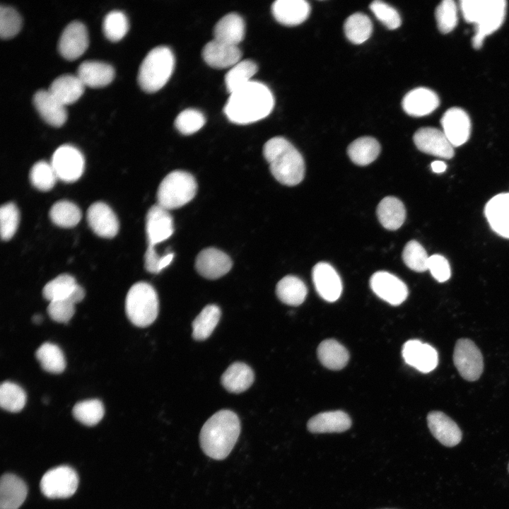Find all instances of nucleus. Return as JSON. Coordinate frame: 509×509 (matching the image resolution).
<instances>
[{"label": "nucleus", "mask_w": 509, "mask_h": 509, "mask_svg": "<svg viewBox=\"0 0 509 509\" xmlns=\"http://www.w3.org/2000/svg\"><path fill=\"white\" fill-rule=\"evenodd\" d=\"M146 228L148 245L155 246L169 238L174 229L172 218L168 210L158 204L151 206L146 215Z\"/></svg>", "instance_id": "6ab92c4d"}, {"label": "nucleus", "mask_w": 509, "mask_h": 509, "mask_svg": "<svg viewBox=\"0 0 509 509\" xmlns=\"http://www.w3.org/2000/svg\"><path fill=\"white\" fill-rule=\"evenodd\" d=\"M485 215L491 228L499 235L509 238V193L491 198L485 206Z\"/></svg>", "instance_id": "393cba45"}, {"label": "nucleus", "mask_w": 509, "mask_h": 509, "mask_svg": "<svg viewBox=\"0 0 509 509\" xmlns=\"http://www.w3.org/2000/svg\"><path fill=\"white\" fill-rule=\"evenodd\" d=\"M427 423L432 435L441 444L453 447L459 444L462 433L457 424L442 411H433L427 416Z\"/></svg>", "instance_id": "aec40b11"}, {"label": "nucleus", "mask_w": 509, "mask_h": 509, "mask_svg": "<svg viewBox=\"0 0 509 509\" xmlns=\"http://www.w3.org/2000/svg\"><path fill=\"white\" fill-rule=\"evenodd\" d=\"M87 221L92 230L102 238H114L119 230L116 214L107 204L102 201L95 202L89 206Z\"/></svg>", "instance_id": "dca6fc26"}, {"label": "nucleus", "mask_w": 509, "mask_h": 509, "mask_svg": "<svg viewBox=\"0 0 509 509\" xmlns=\"http://www.w3.org/2000/svg\"><path fill=\"white\" fill-rule=\"evenodd\" d=\"M29 177L33 186L43 192L52 189L57 179L52 165L44 160L38 161L33 165Z\"/></svg>", "instance_id": "a18cd8bd"}, {"label": "nucleus", "mask_w": 509, "mask_h": 509, "mask_svg": "<svg viewBox=\"0 0 509 509\" xmlns=\"http://www.w3.org/2000/svg\"><path fill=\"white\" fill-rule=\"evenodd\" d=\"M85 85L76 74L59 76L51 83L48 90L64 105L74 103L83 94Z\"/></svg>", "instance_id": "c756f323"}, {"label": "nucleus", "mask_w": 509, "mask_h": 509, "mask_svg": "<svg viewBox=\"0 0 509 509\" xmlns=\"http://www.w3.org/2000/svg\"><path fill=\"white\" fill-rule=\"evenodd\" d=\"M78 484V477L75 470L69 466H59L43 475L40 488L47 498H65L76 492Z\"/></svg>", "instance_id": "6e6552de"}, {"label": "nucleus", "mask_w": 509, "mask_h": 509, "mask_svg": "<svg viewBox=\"0 0 509 509\" xmlns=\"http://www.w3.org/2000/svg\"><path fill=\"white\" fill-rule=\"evenodd\" d=\"M383 509H394V508H383Z\"/></svg>", "instance_id": "052dcab7"}, {"label": "nucleus", "mask_w": 509, "mask_h": 509, "mask_svg": "<svg viewBox=\"0 0 509 509\" xmlns=\"http://www.w3.org/2000/svg\"><path fill=\"white\" fill-rule=\"evenodd\" d=\"M33 101L40 115L49 124L60 127L65 122L67 117L65 105L48 90L36 91Z\"/></svg>", "instance_id": "5701e85b"}, {"label": "nucleus", "mask_w": 509, "mask_h": 509, "mask_svg": "<svg viewBox=\"0 0 509 509\" xmlns=\"http://www.w3.org/2000/svg\"><path fill=\"white\" fill-rule=\"evenodd\" d=\"M317 356L324 367L334 370L343 368L349 359L346 349L334 339L322 341L317 348Z\"/></svg>", "instance_id": "473e14b6"}, {"label": "nucleus", "mask_w": 509, "mask_h": 509, "mask_svg": "<svg viewBox=\"0 0 509 509\" xmlns=\"http://www.w3.org/2000/svg\"><path fill=\"white\" fill-rule=\"evenodd\" d=\"M221 317V310L216 305H206L192 322V337L201 341L213 332Z\"/></svg>", "instance_id": "c9c22d12"}, {"label": "nucleus", "mask_w": 509, "mask_h": 509, "mask_svg": "<svg viewBox=\"0 0 509 509\" xmlns=\"http://www.w3.org/2000/svg\"><path fill=\"white\" fill-rule=\"evenodd\" d=\"M453 362L460 375L466 380H477L484 370L483 356L477 346L469 339L457 341Z\"/></svg>", "instance_id": "1a4fd4ad"}, {"label": "nucleus", "mask_w": 509, "mask_h": 509, "mask_svg": "<svg viewBox=\"0 0 509 509\" xmlns=\"http://www.w3.org/2000/svg\"><path fill=\"white\" fill-rule=\"evenodd\" d=\"M245 23L236 13H230L221 18L213 29V40L238 46L244 39Z\"/></svg>", "instance_id": "c85d7f7f"}, {"label": "nucleus", "mask_w": 509, "mask_h": 509, "mask_svg": "<svg viewBox=\"0 0 509 509\" xmlns=\"http://www.w3.org/2000/svg\"><path fill=\"white\" fill-rule=\"evenodd\" d=\"M312 280L320 296L328 302L336 301L342 292L341 279L327 262H319L312 269Z\"/></svg>", "instance_id": "a211bd4d"}, {"label": "nucleus", "mask_w": 509, "mask_h": 509, "mask_svg": "<svg viewBox=\"0 0 509 509\" xmlns=\"http://www.w3.org/2000/svg\"><path fill=\"white\" fill-rule=\"evenodd\" d=\"M19 223V211L12 202L3 204L0 209V233L3 240L13 238Z\"/></svg>", "instance_id": "09e8293b"}, {"label": "nucleus", "mask_w": 509, "mask_h": 509, "mask_svg": "<svg viewBox=\"0 0 509 509\" xmlns=\"http://www.w3.org/2000/svg\"><path fill=\"white\" fill-rule=\"evenodd\" d=\"M258 66L250 59L240 60L233 66L225 76V83L228 93H232L251 81L257 72Z\"/></svg>", "instance_id": "e433bc0d"}, {"label": "nucleus", "mask_w": 509, "mask_h": 509, "mask_svg": "<svg viewBox=\"0 0 509 509\" xmlns=\"http://www.w3.org/2000/svg\"><path fill=\"white\" fill-rule=\"evenodd\" d=\"M26 394L19 385L6 381L0 387V405L10 412L20 411L25 406Z\"/></svg>", "instance_id": "37998d69"}, {"label": "nucleus", "mask_w": 509, "mask_h": 509, "mask_svg": "<svg viewBox=\"0 0 509 509\" xmlns=\"http://www.w3.org/2000/svg\"><path fill=\"white\" fill-rule=\"evenodd\" d=\"M275 19L280 23L293 26L302 23L310 15V6L305 0H277L271 6Z\"/></svg>", "instance_id": "b1692460"}, {"label": "nucleus", "mask_w": 509, "mask_h": 509, "mask_svg": "<svg viewBox=\"0 0 509 509\" xmlns=\"http://www.w3.org/2000/svg\"><path fill=\"white\" fill-rule=\"evenodd\" d=\"M85 86L98 88L109 84L114 78V68L109 64L98 60L82 62L76 71Z\"/></svg>", "instance_id": "bb28decb"}, {"label": "nucleus", "mask_w": 509, "mask_h": 509, "mask_svg": "<svg viewBox=\"0 0 509 509\" xmlns=\"http://www.w3.org/2000/svg\"><path fill=\"white\" fill-rule=\"evenodd\" d=\"M274 105L269 88L260 82L251 81L230 93L224 113L232 122L248 124L268 116Z\"/></svg>", "instance_id": "f257e3e1"}, {"label": "nucleus", "mask_w": 509, "mask_h": 509, "mask_svg": "<svg viewBox=\"0 0 509 509\" xmlns=\"http://www.w3.org/2000/svg\"><path fill=\"white\" fill-rule=\"evenodd\" d=\"M344 30L348 40L359 45L366 41L373 32V25L369 17L361 13H356L347 18Z\"/></svg>", "instance_id": "4c0bfd02"}, {"label": "nucleus", "mask_w": 509, "mask_h": 509, "mask_svg": "<svg viewBox=\"0 0 509 509\" xmlns=\"http://www.w3.org/2000/svg\"><path fill=\"white\" fill-rule=\"evenodd\" d=\"M72 412L75 419L83 424L94 426L103 419L105 409L99 399H93L76 403Z\"/></svg>", "instance_id": "79ce46f5"}, {"label": "nucleus", "mask_w": 509, "mask_h": 509, "mask_svg": "<svg viewBox=\"0 0 509 509\" xmlns=\"http://www.w3.org/2000/svg\"><path fill=\"white\" fill-rule=\"evenodd\" d=\"M380 152V144L370 136L360 137L354 140L347 148V153L351 161L362 166L373 162Z\"/></svg>", "instance_id": "f704fd0d"}, {"label": "nucleus", "mask_w": 509, "mask_h": 509, "mask_svg": "<svg viewBox=\"0 0 509 509\" xmlns=\"http://www.w3.org/2000/svg\"><path fill=\"white\" fill-rule=\"evenodd\" d=\"M370 286L379 298L393 305L402 303L408 296L406 284L387 271L374 273L370 279Z\"/></svg>", "instance_id": "f8f14e48"}, {"label": "nucleus", "mask_w": 509, "mask_h": 509, "mask_svg": "<svg viewBox=\"0 0 509 509\" xmlns=\"http://www.w3.org/2000/svg\"><path fill=\"white\" fill-rule=\"evenodd\" d=\"M240 433L238 416L230 410H220L203 425L199 434L201 447L207 456L223 460L234 447Z\"/></svg>", "instance_id": "f03ea898"}, {"label": "nucleus", "mask_w": 509, "mask_h": 509, "mask_svg": "<svg viewBox=\"0 0 509 509\" xmlns=\"http://www.w3.org/2000/svg\"><path fill=\"white\" fill-rule=\"evenodd\" d=\"M370 9L375 17L388 29L394 30L401 25V18L396 9L382 1H374Z\"/></svg>", "instance_id": "864d4df0"}, {"label": "nucleus", "mask_w": 509, "mask_h": 509, "mask_svg": "<svg viewBox=\"0 0 509 509\" xmlns=\"http://www.w3.org/2000/svg\"><path fill=\"white\" fill-rule=\"evenodd\" d=\"M431 168L434 172L440 173L445 170L447 166L445 163L440 160L433 161L431 165Z\"/></svg>", "instance_id": "13d9d810"}, {"label": "nucleus", "mask_w": 509, "mask_h": 509, "mask_svg": "<svg viewBox=\"0 0 509 509\" xmlns=\"http://www.w3.org/2000/svg\"><path fill=\"white\" fill-rule=\"evenodd\" d=\"M205 121V117L200 111L187 109L177 116L175 126L180 133L188 135L199 131L204 125Z\"/></svg>", "instance_id": "8fccbe9b"}, {"label": "nucleus", "mask_w": 509, "mask_h": 509, "mask_svg": "<svg viewBox=\"0 0 509 509\" xmlns=\"http://www.w3.org/2000/svg\"><path fill=\"white\" fill-rule=\"evenodd\" d=\"M460 7L464 20L475 25L472 45L481 47L486 36L497 30L503 24L507 8L505 0H462Z\"/></svg>", "instance_id": "20e7f679"}, {"label": "nucleus", "mask_w": 509, "mask_h": 509, "mask_svg": "<svg viewBox=\"0 0 509 509\" xmlns=\"http://www.w3.org/2000/svg\"><path fill=\"white\" fill-rule=\"evenodd\" d=\"M88 45V35L85 25L78 21L70 22L63 30L58 41L60 54L68 60L80 57Z\"/></svg>", "instance_id": "9b49d317"}, {"label": "nucleus", "mask_w": 509, "mask_h": 509, "mask_svg": "<svg viewBox=\"0 0 509 509\" xmlns=\"http://www.w3.org/2000/svg\"><path fill=\"white\" fill-rule=\"evenodd\" d=\"M435 19L439 30L443 33L451 32L457 24V7L452 0H444L435 9Z\"/></svg>", "instance_id": "de8ad7c7"}, {"label": "nucleus", "mask_w": 509, "mask_h": 509, "mask_svg": "<svg viewBox=\"0 0 509 509\" xmlns=\"http://www.w3.org/2000/svg\"><path fill=\"white\" fill-rule=\"evenodd\" d=\"M276 293L279 299L283 303L297 306L305 300L308 290L300 279L288 275L278 282Z\"/></svg>", "instance_id": "72a5a7b5"}, {"label": "nucleus", "mask_w": 509, "mask_h": 509, "mask_svg": "<svg viewBox=\"0 0 509 509\" xmlns=\"http://www.w3.org/2000/svg\"><path fill=\"white\" fill-rule=\"evenodd\" d=\"M263 155L269 164L271 174L280 183L293 186L303 180L305 175L303 158L285 138L276 136L268 140L264 145Z\"/></svg>", "instance_id": "7ed1b4c3"}, {"label": "nucleus", "mask_w": 509, "mask_h": 509, "mask_svg": "<svg viewBox=\"0 0 509 509\" xmlns=\"http://www.w3.org/2000/svg\"><path fill=\"white\" fill-rule=\"evenodd\" d=\"M77 284L73 276L68 274H60L44 286L43 297L49 302L68 298Z\"/></svg>", "instance_id": "a19ab883"}, {"label": "nucleus", "mask_w": 509, "mask_h": 509, "mask_svg": "<svg viewBox=\"0 0 509 509\" xmlns=\"http://www.w3.org/2000/svg\"><path fill=\"white\" fill-rule=\"evenodd\" d=\"M428 269L438 282L447 281L451 275L448 261L440 255H433L429 257Z\"/></svg>", "instance_id": "5fc2aeb1"}, {"label": "nucleus", "mask_w": 509, "mask_h": 509, "mask_svg": "<svg viewBox=\"0 0 509 509\" xmlns=\"http://www.w3.org/2000/svg\"><path fill=\"white\" fill-rule=\"evenodd\" d=\"M254 382V373L247 364L235 362L231 364L221 376L224 388L232 393H240L247 390Z\"/></svg>", "instance_id": "7c9ffc66"}, {"label": "nucleus", "mask_w": 509, "mask_h": 509, "mask_svg": "<svg viewBox=\"0 0 509 509\" xmlns=\"http://www.w3.org/2000/svg\"><path fill=\"white\" fill-rule=\"evenodd\" d=\"M162 256L156 252L155 246L148 245L144 255V265L146 269L152 274H158L160 271V263Z\"/></svg>", "instance_id": "6e6d98bb"}, {"label": "nucleus", "mask_w": 509, "mask_h": 509, "mask_svg": "<svg viewBox=\"0 0 509 509\" xmlns=\"http://www.w3.org/2000/svg\"><path fill=\"white\" fill-rule=\"evenodd\" d=\"M197 188L192 175L185 171H172L164 177L158 187L157 204L167 210L180 208L194 197Z\"/></svg>", "instance_id": "0eeeda50"}, {"label": "nucleus", "mask_w": 509, "mask_h": 509, "mask_svg": "<svg viewBox=\"0 0 509 509\" xmlns=\"http://www.w3.org/2000/svg\"><path fill=\"white\" fill-rule=\"evenodd\" d=\"M175 66L172 50L166 46L152 49L143 59L138 71L140 87L147 93L163 88L171 76Z\"/></svg>", "instance_id": "39448f33"}, {"label": "nucleus", "mask_w": 509, "mask_h": 509, "mask_svg": "<svg viewBox=\"0 0 509 509\" xmlns=\"http://www.w3.org/2000/svg\"><path fill=\"white\" fill-rule=\"evenodd\" d=\"M174 257V253L173 252H168L165 254V255L162 256L160 263V271H161L165 268H166L172 261Z\"/></svg>", "instance_id": "4d7b16f0"}, {"label": "nucleus", "mask_w": 509, "mask_h": 509, "mask_svg": "<svg viewBox=\"0 0 509 509\" xmlns=\"http://www.w3.org/2000/svg\"><path fill=\"white\" fill-rule=\"evenodd\" d=\"M35 356L42 368L52 373H60L66 367L64 356L59 347L49 342L42 344L36 351Z\"/></svg>", "instance_id": "ea45409f"}, {"label": "nucleus", "mask_w": 509, "mask_h": 509, "mask_svg": "<svg viewBox=\"0 0 509 509\" xmlns=\"http://www.w3.org/2000/svg\"><path fill=\"white\" fill-rule=\"evenodd\" d=\"M49 218L57 226L62 228H71L81 221L82 213L74 203L61 200L53 204L49 210Z\"/></svg>", "instance_id": "58836bf2"}, {"label": "nucleus", "mask_w": 509, "mask_h": 509, "mask_svg": "<svg viewBox=\"0 0 509 509\" xmlns=\"http://www.w3.org/2000/svg\"><path fill=\"white\" fill-rule=\"evenodd\" d=\"M201 54L205 62L215 69L231 68L240 61L242 57V52L238 46L216 40L206 43Z\"/></svg>", "instance_id": "412c9836"}, {"label": "nucleus", "mask_w": 509, "mask_h": 509, "mask_svg": "<svg viewBox=\"0 0 509 509\" xmlns=\"http://www.w3.org/2000/svg\"><path fill=\"white\" fill-rule=\"evenodd\" d=\"M76 303L78 302L72 292L68 298L49 302L47 307L48 315L55 322L66 323L74 315Z\"/></svg>", "instance_id": "3c124183"}, {"label": "nucleus", "mask_w": 509, "mask_h": 509, "mask_svg": "<svg viewBox=\"0 0 509 509\" xmlns=\"http://www.w3.org/2000/svg\"><path fill=\"white\" fill-rule=\"evenodd\" d=\"M508 472H509V464H508Z\"/></svg>", "instance_id": "680f3d73"}, {"label": "nucleus", "mask_w": 509, "mask_h": 509, "mask_svg": "<svg viewBox=\"0 0 509 509\" xmlns=\"http://www.w3.org/2000/svg\"><path fill=\"white\" fill-rule=\"evenodd\" d=\"M28 493L27 486L18 476L4 474L0 481V509H18Z\"/></svg>", "instance_id": "cd10ccee"}, {"label": "nucleus", "mask_w": 509, "mask_h": 509, "mask_svg": "<svg viewBox=\"0 0 509 509\" xmlns=\"http://www.w3.org/2000/svg\"><path fill=\"white\" fill-rule=\"evenodd\" d=\"M414 141L421 151L443 158L454 156V147L444 132L434 127H422L414 135Z\"/></svg>", "instance_id": "ddd939ff"}, {"label": "nucleus", "mask_w": 509, "mask_h": 509, "mask_svg": "<svg viewBox=\"0 0 509 509\" xmlns=\"http://www.w3.org/2000/svg\"><path fill=\"white\" fill-rule=\"evenodd\" d=\"M438 95L427 88H416L407 93L402 100L405 112L413 117H423L431 114L439 105Z\"/></svg>", "instance_id": "4be33fe9"}, {"label": "nucleus", "mask_w": 509, "mask_h": 509, "mask_svg": "<svg viewBox=\"0 0 509 509\" xmlns=\"http://www.w3.org/2000/svg\"><path fill=\"white\" fill-rule=\"evenodd\" d=\"M57 178L73 182L78 180L84 170V158L75 146L64 144L54 152L50 163Z\"/></svg>", "instance_id": "9d476101"}, {"label": "nucleus", "mask_w": 509, "mask_h": 509, "mask_svg": "<svg viewBox=\"0 0 509 509\" xmlns=\"http://www.w3.org/2000/svg\"><path fill=\"white\" fill-rule=\"evenodd\" d=\"M351 426V420L344 411L321 412L308 421V430L312 433H342Z\"/></svg>", "instance_id": "a878e982"}, {"label": "nucleus", "mask_w": 509, "mask_h": 509, "mask_svg": "<svg viewBox=\"0 0 509 509\" xmlns=\"http://www.w3.org/2000/svg\"><path fill=\"white\" fill-rule=\"evenodd\" d=\"M22 19L18 11L11 6H0V35L9 38L18 33L21 28Z\"/></svg>", "instance_id": "603ef678"}, {"label": "nucleus", "mask_w": 509, "mask_h": 509, "mask_svg": "<svg viewBox=\"0 0 509 509\" xmlns=\"http://www.w3.org/2000/svg\"><path fill=\"white\" fill-rule=\"evenodd\" d=\"M443 131L452 145L457 147L469 139L471 121L467 112L460 107H451L443 115L440 120Z\"/></svg>", "instance_id": "4468645a"}, {"label": "nucleus", "mask_w": 509, "mask_h": 509, "mask_svg": "<svg viewBox=\"0 0 509 509\" xmlns=\"http://www.w3.org/2000/svg\"><path fill=\"white\" fill-rule=\"evenodd\" d=\"M128 29V19L122 11L112 10L105 15L103 22V30L110 40H119L125 35Z\"/></svg>", "instance_id": "c03bdc74"}, {"label": "nucleus", "mask_w": 509, "mask_h": 509, "mask_svg": "<svg viewBox=\"0 0 509 509\" xmlns=\"http://www.w3.org/2000/svg\"><path fill=\"white\" fill-rule=\"evenodd\" d=\"M232 264L231 259L227 254L213 247L201 250L195 260L197 272L209 279H216L224 276L230 271Z\"/></svg>", "instance_id": "2eb2a0df"}, {"label": "nucleus", "mask_w": 509, "mask_h": 509, "mask_svg": "<svg viewBox=\"0 0 509 509\" xmlns=\"http://www.w3.org/2000/svg\"><path fill=\"white\" fill-rule=\"evenodd\" d=\"M377 216L384 228L394 230L404 223L406 210L399 199L394 197H386L378 205Z\"/></svg>", "instance_id": "2f4dec72"}, {"label": "nucleus", "mask_w": 509, "mask_h": 509, "mask_svg": "<svg viewBox=\"0 0 509 509\" xmlns=\"http://www.w3.org/2000/svg\"><path fill=\"white\" fill-rule=\"evenodd\" d=\"M405 362L422 373L434 370L438 363L436 350L431 345L416 339L406 341L402 348Z\"/></svg>", "instance_id": "f3484780"}, {"label": "nucleus", "mask_w": 509, "mask_h": 509, "mask_svg": "<svg viewBox=\"0 0 509 509\" xmlns=\"http://www.w3.org/2000/svg\"><path fill=\"white\" fill-rule=\"evenodd\" d=\"M126 313L133 324L145 327L151 324L158 313V299L154 288L146 282L134 283L125 301Z\"/></svg>", "instance_id": "423d86ee"}, {"label": "nucleus", "mask_w": 509, "mask_h": 509, "mask_svg": "<svg viewBox=\"0 0 509 509\" xmlns=\"http://www.w3.org/2000/svg\"><path fill=\"white\" fill-rule=\"evenodd\" d=\"M42 317L40 315H35L33 317V320L35 323H40L42 322Z\"/></svg>", "instance_id": "bf43d9fd"}, {"label": "nucleus", "mask_w": 509, "mask_h": 509, "mask_svg": "<svg viewBox=\"0 0 509 509\" xmlns=\"http://www.w3.org/2000/svg\"><path fill=\"white\" fill-rule=\"evenodd\" d=\"M402 258L405 264L417 272L428 270L429 257L423 246L416 240L408 242L403 250Z\"/></svg>", "instance_id": "49530a36"}]
</instances>
